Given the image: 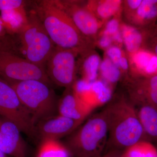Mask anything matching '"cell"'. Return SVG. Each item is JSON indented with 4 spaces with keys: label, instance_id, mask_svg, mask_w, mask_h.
<instances>
[{
    "label": "cell",
    "instance_id": "1",
    "mask_svg": "<svg viewBox=\"0 0 157 157\" xmlns=\"http://www.w3.org/2000/svg\"><path fill=\"white\" fill-rule=\"evenodd\" d=\"M34 12L56 47L87 53L90 42L79 32L58 0L38 1Z\"/></svg>",
    "mask_w": 157,
    "mask_h": 157
},
{
    "label": "cell",
    "instance_id": "2",
    "mask_svg": "<svg viewBox=\"0 0 157 157\" xmlns=\"http://www.w3.org/2000/svg\"><path fill=\"white\" fill-rule=\"evenodd\" d=\"M109 134L107 147L124 151L140 141H146L136 107L130 101L121 98L106 107Z\"/></svg>",
    "mask_w": 157,
    "mask_h": 157
},
{
    "label": "cell",
    "instance_id": "3",
    "mask_svg": "<svg viewBox=\"0 0 157 157\" xmlns=\"http://www.w3.org/2000/svg\"><path fill=\"white\" fill-rule=\"evenodd\" d=\"M109 124L106 108L70 135L65 145L76 157H99L107 147Z\"/></svg>",
    "mask_w": 157,
    "mask_h": 157
},
{
    "label": "cell",
    "instance_id": "4",
    "mask_svg": "<svg viewBox=\"0 0 157 157\" xmlns=\"http://www.w3.org/2000/svg\"><path fill=\"white\" fill-rule=\"evenodd\" d=\"M10 84L31 113L35 125L40 121L56 115L59 100L49 85L36 80Z\"/></svg>",
    "mask_w": 157,
    "mask_h": 157
},
{
    "label": "cell",
    "instance_id": "5",
    "mask_svg": "<svg viewBox=\"0 0 157 157\" xmlns=\"http://www.w3.org/2000/svg\"><path fill=\"white\" fill-rule=\"evenodd\" d=\"M19 34L25 58L45 69L56 46L34 11L28 17L27 22Z\"/></svg>",
    "mask_w": 157,
    "mask_h": 157
},
{
    "label": "cell",
    "instance_id": "6",
    "mask_svg": "<svg viewBox=\"0 0 157 157\" xmlns=\"http://www.w3.org/2000/svg\"><path fill=\"white\" fill-rule=\"evenodd\" d=\"M0 117L15 124L21 132L36 137V125L32 116L23 105L12 86L0 77Z\"/></svg>",
    "mask_w": 157,
    "mask_h": 157
},
{
    "label": "cell",
    "instance_id": "7",
    "mask_svg": "<svg viewBox=\"0 0 157 157\" xmlns=\"http://www.w3.org/2000/svg\"><path fill=\"white\" fill-rule=\"evenodd\" d=\"M0 77L9 84L29 80L51 84L45 68L7 50L0 51Z\"/></svg>",
    "mask_w": 157,
    "mask_h": 157
},
{
    "label": "cell",
    "instance_id": "8",
    "mask_svg": "<svg viewBox=\"0 0 157 157\" xmlns=\"http://www.w3.org/2000/svg\"><path fill=\"white\" fill-rule=\"evenodd\" d=\"M78 53L76 50L56 46L45 66L51 82L66 89L73 86L76 81V56Z\"/></svg>",
    "mask_w": 157,
    "mask_h": 157
},
{
    "label": "cell",
    "instance_id": "9",
    "mask_svg": "<svg viewBox=\"0 0 157 157\" xmlns=\"http://www.w3.org/2000/svg\"><path fill=\"white\" fill-rule=\"evenodd\" d=\"M59 3L72 20L76 28L90 42L100 28V23L95 15L81 2L60 1Z\"/></svg>",
    "mask_w": 157,
    "mask_h": 157
},
{
    "label": "cell",
    "instance_id": "10",
    "mask_svg": "<svg viewBox=\"0 0 157 157\" xmlns=\"http://www.w3.org/2000/svg\"><path fill=\"white\" fill-rule=\"evenodd\" d=\"M83 121L74 120L60 115L40 121L36 126V137L41 142L45 140H59L70 135Z\"/></svg>",
    "mask_w": 157,
    "mask_h": 157
},
{
    "label": "cell",
    "instance_id": "11",
    "mask_svg": "<svg viewBox=\"0 0 157 157\" xmlns=\"http://www.w3.org/2000/svg\"><path fill=\"white\" fill-rule=\"evenodd\" d=\"M73 87L76 95L93 109L107 103L112 97L110 88L99 79L91 82L82 79L75 82Z\"/></svg>",
    "mask_w": 157,
    "mask_h": 157
},
{
    "label": "cell",
    "instance_id": "12",
    "mask_svg": "<svg viewBox=\"0 0 157 157\" xmlns=\"http://www.w3.org/2000/svg\"><path fill=\"white\" fill-rule=\"evenodd\" d=\"M18 127L0 117V150L12 157H26V146Z\"/></svg>",
    "mask_w": 157,
    "mask_h": 157
},
{
    "label": "cell",
    "instance_id": "13",
    "mask_svg": "<svg viewBox=\"0 0 157 157\" xmlns=\"http://www.w3.org/2000/svg\"><path fill=\"white\" fill-rule=\"evenodd\" d=\"M129 94L135 107L147 104L157 107V75L132 82Z\"/></svg>",
    "mask_w": 157,
    "mask_h": 157
},
{
    "label": "cell",
    "instance_id": "14",
    "mask_svg": "<svg viewBox=\"0 0 157 157\" xmlns=\"http://www.w3.org/2000/svg\"><path fill=\"white\" fill-rule=\"evenodd\" d=\"M70 88L66 89L63 95L59 101V115L83 121L94 110L82 101Z\"/></svg>",
    "mask_w": 157,
    "mask_h": 157
},
{
    "label": "cell",
    "instance_id": "15",
    "mask_svg": "<svg viewBox=\"0 0 157 157\" xmlns=\"http://www.w3.org/2000/svg\"><path fill=\"white\" fill-rule=\"evenodd\" d=\"M135 107L146 141L157 142V107L147 104Z\"/></svg>",
    "mask_w": 157,
    "mask_h": 157
},
{
    "label": "cell",
    "instance_id": "16",
    "mask_svg": "<svg viewBox=\"0 0 157 157\" xmlns=\"http://www.w3.org/2000/svg\"><path fill=\"white\" fill-rule=\"evenodd\" d=\"M133 64L145 77L157 75V56L146 51L139 50L132 54Z\"/></svg>",
    "mask_w": 157,
    "mask_h": 157
},
{
    "label": "cell",
    "instance_id": "17",
    "mask_svg": "<svg viewBox=\"0 0 157 157\" xmlns=\"http://www.w3.org/2000/svg\"><path fill=\"white\" fill-rule=\"evenodd\" d=\"M121 1H102L88 2L87 6L96 17L100 19H108L119 11L121 6Z\"/></svg>",
    "mask_w": 157,
    "mask_h": 157
},
{
    "label": "cell",
    "instance_id": "18",
    "mask_svg": "<svg viewBox=\"0 0 157 157\" xmlns=\"http://www.w3.org/2000/svg\"><path fill=\"white\" fill-rule=\"evenodd\" d=\"M41 143L37 157H71L67 147L59 140H45Z\"/></svg>",
    "mask_w": 157,
    "mask_h": 157
},
{
    "label": "cell",
    "instance_id": "19",
    "mask_svg": "<svg viewBox=\"0 0 157 157\" xmlns=\"http://www.w3.org/2000/svg\"><path fill=\"white\" fill-rule=\"evenodd\" d=\"M121 34L126 48L131 54L140 50L143 39L139 31L132 26L124 25L121 27Z\"/></svg>",
    "mask_w": 157,
    "mask_h": 157
},
{
    "label": "cell",
    "instance_id": "20",
    "mask_svg": "<svg viewBox=\"0 0 157 157\" xmlns=\"http://www.w3.org/2000/svg\"><path fill=\"white\" fill-rule=\"evenodd\" d=\"M125 157H157V149L151 142L142 141L124 151Z\"/></svg>",
    "mask_w": 157,
    "mask_h": 157
},
{
    "label": "cell",
    "instance_id": "21",
    "mask_svg": "<svg viewBox=\"0 0 157 157\" xmlns=\"http://www.w3.org/2000/svg\"><path fill=\"white\" fill-rule=\"evenodd\" d=\"M132 14L133 19L142 21L154 18L157 15V0H144Z\"/></svg>",
    "mask_w": 157,
    "mask_h": 157
},
{
    "label": "cell",
    "instance_id": "22",
    "mask_svg": "<svg viewBox=\"0 0 157 157\" xmlns=\"http://www.w3.org/2000/svg\"><path fill=\"white\" fill-rule=\"evenodd\" d=\"M101 63L98 55L93 54L88 56L83 64V80L89 82L97 80Z\"/></svg>",
    "mask_w": 157,
    "mask_h": 157
},
{
    "label": "cell",
    "instance_id": "23",
    "mask_svg": "<svg viewBox=\"0 0 157 157\" xmlns=\"http://www.w3.org/2000/svg\"><path fill=\"white\" fill-rule=\"evenodd\" d=\"M100 70L103 78L109 83H115L120 78L119 69L108 58L101 62Z\"/></svg>",
    "mask_w": 157,
    "mask_h": 157
},
{
    "label": "cell",
    "instance_id": "24",
    "mask_svg": "<svg viewBox=\"0 0 157 157\" xmlns=\"http://www.w3.org/2000/svg\"><path fill=\"white\" fill-rule=\"evenodd\" d=\"M25 1L21 0H0V10L9 11L25 9Z\"/></svg>",
    "mask_w": 157,
    "mask_h": 157
},
{
    "label": "cell",
    "instance_id": "25",
    "mask_svg": "<svg viewBox=\"0 0 157 157\" xmlns=\"http://www.w3.org/2000/svg\"><path fill=\"white\" fill-rule=\"evenodd\" d=\"M107 55L108 58L119 68V62L123 56L120 48L115 46L109 47L107 49Z\"/></svg>",
    "mask_w": 157,
    "mask_h": 157
},
{
    "label": "cell",
    "instance_id": "26",
    "mask_svg": "<svg viewBox=\"0 0 157 157\" xmlns=\"http://www.w3.org/2000/svg\"><path fill=\"white\" fill-rule=\"evenodd\" d=\"M119 30V23L118 20L113 19L107 23L103 35H108L112 36L117 33Z\"/></svg>",
    "mask_w": 157,
    "mask_h": 157
},
{
    "label": "cell",
    "instance_id": "27",
    "mask_svg": "<svg viewBox=\"0 0 157 157\" xmlns=\"http://www.w3.org/2000/svg\"><path fill=\"white\" fill-rule=\"evenodd\" d=\"M141 0H129L127 1V8L129 10V12L134 13L138 9L141 2Z\"/></svg>",
    "mask_w": 157,
    "mask_h": 157
},
{
    "label": "cell",
    "instance_id": "28",
    "mask_svg": "<svg viewBox=\"0 0 157 157\" xmlns=\"http://www.w3.org/2000/svg\"><path fill=\"white\" fill-rule=\"evenodd\" d=\"M99 157H125L124 154V151L118 150H110L107 152H104Z\"/></svg>",
    "mask_w": 157,
    "mask_h": 157
},
{
    "label": "cell",
    "instance_id": "29",
    "mask_svg": "<svg viewBox=\"0 0 157 157\" xmlns=\"http://www.w3.org/2000/svg\"><path fill=\"white\" fill-rule=\"evenodd\" d=\"M111 36L108 35H103L99 41V45L102 48H109L112 42Z\"/></svg>",
    "mask_w": 157,
    "mask_h": 157
},
{
    "label": "cell",
    "instance_id": "30",
    "mask_svg": "<svg viewBox=\"0 0 157 157\" xmlns=\"http://www.w3.org/2000/svg\"><path fill=\"white\" fill-rule=\"evenodd\" d=\"M119 68H121L124 70H127L128 68V63L126 58L122 56L119 62Z\"/></svg>",
    "mask_w": 157,
    "mask_h": 157
},
{
    "label": "cell",
    "instance_id": "31",
    "mask_svg": "<svg viewBox=\"0 0 157 157\" xmlns=\"http://www.w3.org/2000/svg\"><path fill=\"white\" fill-rule=\"evenodd\" d=\"M3 50L9 51L8 49L4 46V44H3L2 42V40L0 39V51Z\"/></svg>",
    "mask_w": 157,
    "mask_h": 157
},
{
    "label": "cell",
    "instance_id": "32",
    "mask_svg": "<svg viewBox=\"0 0 157 157\" xmlns=\"http://www.w3.org/2000/svg\"><path fill=\"white\" fill-rule=\"evenodd\" d=\"M6 155L0 150V157H6Z\"/></svg>",
    "mask_w": 157,
    "mask_h": 157
},
{
    "label": "cell",
    "instance_id": "33",
    "mask_svg": "<svg viewBox=\"0 0 157 157\" xmlns=\"http://www.w3.org/2000/svg\"><path fill=\"white\" fill-rule=\"evenodd\" d=\"M155 55L157 56V44L156 45L155 47Z\"/></svg>",
    "mask_w": 157,
    "mask_h": 157
},
{
    "label": "cell",
    "instance_id": "34",
    "mask_svg": "<svg viewBox=\"0 0 157 157\" xmlns=\"http://www.w3.org/2000/svg\"></svg>",
    "mask_w": 157,
    "mask_h": 157
}]
</instances>
